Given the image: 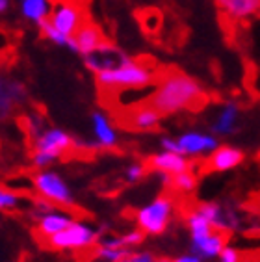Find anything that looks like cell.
I'll return each instance as SVG.
<instances>
[{
	"instance_id": "1",
	"label": "cell",
	"mask_w": 260,
	"mask_h": 262,
	"mask_svg": "<svg viewBox=\"0 0 260 262\" xmlns=\"http://www.w3.org/2000/svg\"><path fill=\"white\" fill-rule=\"evenodd\" d=\"M203 88L199 82L184 73H171L156 86L149 104L162 116H173L182 110H190L203 104Z\"/></svg>"
},
{
	"instance_id": "2",
	"label": "cell",
	"mask_w": 260,
	"mask_h": 262,
	"mask_svg": "<svg viewBox=\"0 0 260 262\" xmlns=\"http://www.w3.org/2000/svg\"><path fill=\"white\" fill-rule=\"evenodd\" d=\"M95 80L102 90H138L149 88L155 80V69L143 61L126 58L123 63L112 69L97 73Z\"/></svg>"
},
{
	"instance_id": "3",
	"label": "cell",
	"mask_w": 260,
	"mask_h": 262,
	"mask_svg": "<svg viewBox=\"0 0 260 262\" xmlns=\"http://www.w3.org/2000/svg\"><path fill=\"white\" fill-rule=\"evenodd\" d=\"M75 140L58 126H50L34 138L32 164L37 169H49L56 160H60L65 152L71 151Z\"/></svg>"
},
{
	"instance_id": "4",
	"label": "cell",
	"mask_w": 260,
	"mask_h": 262,
	"mask_svg": "<svg viewBox=\"0 0 260 262\" xmlns=\"http://www.w3.org/2000/svg\"><path fill=\"white\" fill-rule=\"evenodd\" d=\"M173 210H175L173 199L169 195H158L136 212V225L149 236H158L169 227Z\"/></svg>"
},
{
	"instance_id": "5",
	"label": "cell",
	"mask_w": 260,
	"mask_h": 262,
	"mask_svg": "<svg viewBox=\"0 0 260 262\" xmlns=\"http://www.w3.org/2000/svg\"><path fill=\"white\" fill-rule=\"evenodd\" d=\"M32 184L37 195L45 197L52 201L56 207L73 208L75 207V195L71 186L65 182V179L60 173L52 171V169H39L32 177Z\"/></svg>"
},
{
	"instance_id": "6",
	"label": "cell",
	"mask_w": 260,
	"mask_h": 262,
	"mask_svg": "<svg viewBox=\"0 0 260 262\" xmlns=\"http://www.w3.org/2000/svg\"><path fill=\"white\" fill-rule=\"evenodd\" d=\"M100 240V231L88 225L85 222L75 220L65 231L49 238V246L56 251H78L95 246Z\"/></svg>"
},
{
	"instance_id": "7",
	"label": "cell",
	"mask_w": 260,
	"mask_h": 262,
	"mask_svg": "<svg viewBox=\"0 0 260 262\" xmlns=\"http://www.w3.org/2000/svg\"><path fill=\"white\" fill-rule=\"evenodd\" d=\"M179 145L182 149V155L186 157H205V155H212V152L220 147V140L215 134H208V132H199V130H188L184 134H180Z\"/></svg>"
},
{
	"instance_id": "8",
	"label": "cell",
	"mask_w": 260,
	"mask_h": 262,
	"mask_svg": "<svg viewBox=\"0 0 260 262\" xmlns=\"http://www.w3.org/2000/svg\"><path fill=\"white\" fill-rule=\"evenodd\" d=\"M197 210L212 223L215 231L232 232L242 227V220L232 208L221 207L220 203H201Z\"/></svg>"
},
{
	"instance_id": "9",
	"label": "cell",
	"mask_w": 260,
	"mask_h": 262,
	"mask_svg": "<svg viewBox=\"0 0 260 262\" xmlns=\"http://www.w3.org/2000/svg\"><path fill=\"white\" fill-rule=\"evenodd\" d=\"M49 19L58 30L67 35H75L76 30L84 25L80 8L73 2H67V0H60L52 6V13H50Z\"/></svg>"
},
{
	"instance_id": "10",
	"label": "cell",
	"mask_w": 260,
	"mask_h": 262,
	"mask_svg": "<svg viewBox=\"0 0 260 262\" xmlns=\"http://www.w3.org/2000/svg\"><path fill=\"white\" fill-rule=\"evenodd\" d=\"M126 58H128V56H126L125 52H121L117 47L112 45L110 41H106L99 51H95L93 54L84 56V67L88 71H91L93 75H97L100 71L117 67L119 63H123Z\"/></svg>"
},
{
	"instance_id": "11",
	"label": "cell",
	"mask_w": 260,
	"mask_h": 262,
	"mask_svg": "<svg viewBox=\"0 0 260 262\" xmlns=\"http://www.w3.org/2000/svg\"><path fill=\"white\" fill-rule=\"evenodd\" d=\"M147 167L153 169V171H164V173H169V175H179V173L188 171L191 167V164L186 155H179V152H171V151H160L147 158Z\"/></svg>"
},
{
	"instance_id": "12",
	"label": "cell",
	"mask_w": 260,
	"mask_h": 262,
	"mask_svg": "<svg viewBox=\"0 0 260 262\" xmlns=\"http://www.w3.org/2000/svg\"><path fill=\"white\" fill-rule=\"evenodd\" d=\"M227 244H229L227 242V232H221V231H214L201 238H190L191 253H195L203 260L220 258L221 251L227 247Z\"/></svg>"
},
{
	"instance_id": "13",
	"label": "cell",
	"mask_w": 260,
	"mask_h": 262,
	"mask_svg": "<svg viewBox=\"0 0 260 262\" xmlns=\"http://www.w3.org/2000/svg\"><path fill=\"white\" fill-rule=\"evenodd\" d=\"M245 160V152L236 145H220L212 155H208V169L215 173H225L236 169Z\"/></svg>"
},
{
	"instance_id": "14",
	"label": "cell",
	"mask_w": 260,
	"mask_h": 262,
	"mask_svg": "<svg viewBox=\"0 0 260 262\" xmlns=\"http://www.w3.org/2000/svg\"><path fill=\"white\" fill-rule=\"evenodd\" d=\"M73 39H75V54H80L82 58L93 54L106 43L100 28L97 25H91V23H84L73 35Z\"/></svg>"
},
{
	"instance_id": "15",
	"label": "cell",
	"mask_w": 260,
	"mask_h": 262,
	"mask_svg": "<svg viewBox=\"0 0 260 262\" xmlns=\"http://www.w3.org/2000/svg\"><path fill=\"white\" fill-rule=\"evenodd\" d=\"M91 132H93L97 147H100V149H114L119 141L117 130L104 112L97 110L91 114Z\"/></svg>"
},
{
	"instance_id": "16",
	"label": "cell",
	"mask_w": 260,
	"mask_h": 262,
	"mask_svg": "<svg viewBox=\"0 0 260 262\" xmlns=\"http://www.w3.org/2000/svg\"><path fill=\"white\" fill-rule=\"evenodd\" d=\"M160 119H162L160 112L156 110V108H153L150 104H143L130 112L128 117H126V125H128L130 128H134V130L150 132L158 128Z\"/></svg>"
},
{
	"instance_id": "17",
	"label": "cell",
	"mask_w": 260,
	"mask_h": 262,
	"mask_svg": "<svg viewBox=\"0 0 260 262\" xmlns=\"http://www.w3.org/2000/svg\"><path fill=\"white\" fill-rule=\"evenodd\" d=\"M223 15L230 20H244L260 11V0H214Z\"/></svg>"
},
{
	"instance_id": "18",
	"label": "cell",
	"mask_w": 260,
	"mask_h": 262,
	"mask_svg": "<svg viewBox=\"0 0 260 262\" xmlns=\"http://www.w3.org/2000/svg\"><path fill=\"white\" fill-rule=\"evenodd\" d=\"M238 119H240V106L236 102H227L215 116L214 123H212L210 130L215 136H230L234 134L238 128Z\"/></svg>"
},
{
	"instance_id": "19",
	"label": "cell",
	"mask_w": 260,
	"mask_h": 262,
	"mask_svg": "<svg viewBox=\"0 0 260 262\" xmlns=\"http://www.w3.org/2000/svg\"><path fill=\"white\" fill-rule=\"evenodd\" d=\"M73 222H75V217L67 210H52L37 220V232L41 236L52 238L58 232L65 231Z\"/></svg>"
},
{
	"instance_id": "20",
	"label": "cell",
	"mask_w": 260,
	"mask_h": 262,
	"mask_svg": "<svg viewBox=\"0 0 260 262\" xmlns=\"http://www.w3.org/2000/svg\"><path fill=\"white\" fill-rule=\"evenodd\" d=\"M130 253H132V249H128L125 246L121 236L100 238L95 249L97 258H100V260L104 262H121L125 257H128Z\"/></svg>"
},
{
	"instance_id": "21",
	"label": "cell",
	"mask_w": 260,
	"mask_h": 262,
	"mask_svg": "<svg viewBox=\"0 0 260 262\" xmlns=\"http://www.w3.org/2000/svg\"><path fill=\"white\" fill-rule=\"evenodd\" d=\"M20 15L25 17L32 25H39L41 20H45L52 13V4L50 0H23L19 2Z\"/></svg>"
},
{
	"instance_id": "22",
	"label": "cell",
	"mask_w": 260,
	"mask_h": 262,
	"mask_svg": "<svg viewBox=\"0 0 260 262\" xmlns=\"http://www.w3.org/2000/svg\"><path fill=\"white\" fill-rule=\"evenodd\" d=\"M37 28H39L41 35H43L49 43H52V45H56V47H61V49H69L71 52H75V39H73V35H67V34H63V32H60L52 23H50V19L41 20L39 25H37Z\"/></svg>"
},
{
	"instance_id": "23",
	"label": "cell",
	"mask_w": 260,
	"mask_h": 262,
	"mask_svg": "<svg viewBox=\"0 0 260 262\" xmlns=\"http://www.w3.org/2000/svg\"><path fill=\"white\" fill-rule=\"evenodd\" d=\"M186 227H188V232H190V238L206 236V234H210V232L215 231L212 227V223L197 208H193V210H190L186 214Z\"/></svg>"
},
{
	"instance_id": "24",
	"label": "cell",
	"mask_w": 260,
	"mask_h": 262,
	"mask_svg": "<svg viewBox=\"0 0 260 262\" xmlns=\"http://www.w3.org/2000/svg\"><path fill=\"white\" fill-rule=\"evenodd\" d=\"M23 95V86L17 82H4V88L0 91V108H2V116H6L10 108L15 104Z\"/></svg>"
},
{
	"instance_id": "25",
	"label": "cell",
	"mask_w": 260,
	"mask_h": 262,
	"mask_svg": "<svg viewBox=\"0 0 260 262\" xmlns=\"http://www.w3.org/2000/svg\"><path fill=\"white\" fill-rule=\"evenodd\" d=\"M171 188L175 190V192L179 193H191L195 192V188H197V177H195V173L191 171V169H188V171L184 173H179V175H173V184H171Z\"/></svg>"
},
{
	"instance_id": "26",
	"label": "cell",
	"mask_w": 260,
	"mask_h": 262,
	"mask_svg": "<svg viewBox=\"0 0 260 262\" xmlns=\"http://www.w3.org/2000/svg\"><path fill=\"white\" fill-rule=\"evenodd\" d=\"M23 203V197L19 195L13 190H8V188H0V210L2 212H11L17 210Z\"/></svg>"
},
{
	"instance_id": "27",
	"label": "cell",
	"mask_w": 260,
	"mask_h": 262,
	"mask_svg": "<svg viewBox=\"0 0 260 262\" xmlns=\"http://www.w3.org/2000/svg\"><path fill=\"white\" fill-rule=\"evenodd\" d=\"M52 210H56V205L52 201H49V199H45V197L37 195L32 201V216L35 220H39L41 216H45V214H49Z\"/></svg>"
},
{
	"instance_id": "28",
	"label": "cell",
	"mask_w": 260,
	"mask_h": 262,
	"mask_svg": "<svg viewBox=\"0 0 260 262\" xmlns=\"http://www.w3.org/2000/svg\"><path fill=\"white\" fill-rule=\"evenodd\" d=\"M121 262H173L165 257H155L149 251H132L128 257H125Z\"/></svg>"
},
{
	"instance_id": "29",
	"label": "cell",
	"mask_w": 260,
	"mask_h": 262,
	"mask_svg": "<svg viewBox=\"0 0 260 262\" xmlns=\"http://www.w3.org/2000/svg\"><path fill=\"white\" fill-rule=\"evenodd\" d=\"M145 166L143 164H128L125 167V181L134 184V182H140L143 177H145Z\"/></svg>"
},
{
	"instance_id": "30",
	"label": "cell",
	"mask_w": 260,
	"mask_h": 262,
	"mask_svg": "<svg viewBox=\"0 0 260 262\" xmlns=\"http://www.w3.org/2000/svg\"><path fill=\"white\" fill-rule=\"evenodd\" d=\"M121 238H123V242H125V246L128 247V249H134V247L143 244V240H145V232L141 231V229H132V231L125 232Z\"/></svg>"
},
{
	"instance_id": "31",
	"label": "cell",
	"mask_w": 260,
	"mask_h": 262,
	"mask_svg": "<svg viewBox=\"0 0 260 262\" xmlns=\"http://www.w3.org/2000/svg\"><path fill=\"white\" fill-rule=\"evenodd\" d=\"M218 262H242V255L234 246H229V244H227V247L221 251Z\"/></svg>"
},
{
	"instance_id": "32",
	"label": "cell",
	"mask_w": 260,
	"mask_h": 262,
	"mask_svg": "<svg viewBox=\"0 0 260 262\" xmlns=\"http://www.w3.org/2000/svg\"><path fill=\"white\" fill-rule=\"evenodd\" d=\"M160 147H162V151H171V152H179V155H182V149H180L177 138H171V136L160 138Z\"/></svg>"
},
{
	"instance_id": "33",
	"label": "cell",
	"mask_w": 260,
	"mask_h": 262,
	"mask_svg": "<svg viewBox=\"0 0 260 262\" xmlns=\"http://www.w3.org/2000/svg\"><path fill=\"white\" fill-rule=\"evenodd\" d=\"M158 25H160V15H158V11H149V15H147V19H145V28L153 32L158 28Z\"/></svg>"
},
{
	"instance_id": "34",
	"label": "cell",
	"mask_w": 260,
	"mask_h": 262,
	"mask_svg": "<svg viewBox=\"0 0 260 262\" xmlns=\"http://www.w3.org/2000/svg\"><path fill=\"white\" fill-rule=\"evenodd\" d=\"M173 262H203V258L197 257L195 253H184V255H179L177 258H173Z\"/></svg>"
},
{
	"instance_id": "35",
	"label": "cell",
	"mask_w": 260,
	"mask_h": 262,
	"mask_svg": "<svg viewBox=\"0 0 260 262\" xmlns=\"http://www.w3.org/2000/svg\"><path fill=\"white\" fill-rule=\"evenodd\" d=\"M156 177H158V181L162 182V186L171 188V184H173V175H169V173H164V171H156Z\"/></svg>"
},
{
	"instance_id": "36",
	"label": "cell",
	"mask_w": 260,
	"mask_h": 262,
	"mask_svg": "<svg viewBox=\"0 0 260 262\" xmlns=\"http://www.w3.org/2000/svg\"><path fill=\"white\" fill-rule=\"evenodd\" d=\"M10 10V0H0V13H6Z\"/></svg>"
},
{
	"instance_id": "37",
	"label": "cell",
	"mask_w": 260,
	"mask_h": 262,
	"mask_svg": "<svg viewBox=\"0 0 260 262\" xmlns=\"http://www.w3.org/2000/svg\"><path fill=\"white\" fill-rule=\"evenodd\" d=\"M19 2H23V0H19Z\"/></svg>"
}]
</instances>
